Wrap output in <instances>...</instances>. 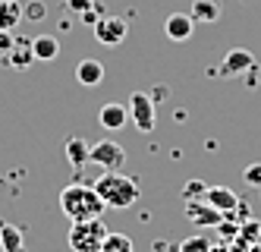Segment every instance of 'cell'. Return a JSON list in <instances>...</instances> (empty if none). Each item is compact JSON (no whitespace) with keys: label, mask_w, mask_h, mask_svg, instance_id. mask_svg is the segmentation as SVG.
I'll list each match as a JSON object with an SVG mask.
<instances>
[{"label":"cell","mask_w":261,"mask_h":252,"mask_svg":"<svg viewBox=\"0 0 261 252\" xmlns=\"http://www.w3.org/2000/svg\"><path fill=\"white\" fill-rule=\"evenodd\" d=\"M44 13H47V7L41 4V0H32L29 7H22V16H25V19H35V22H38V19H44Z\"/></svg>","instance_id":"cb8c5ba5"},{"label":"cell","mask_w":261,"mask_h":252,"mask_svg":"<svg viewBox=\"0 0 261 252\" xmlns=\"http://www.w3.org/2000/svg\"><path fill=\"white\" fill-rule=\"evenodd\" d=\"M252 66H258L252 51H246V48H230L227 57H223V63H220V70H217V76H220V79H236V76H246Z\"/></svg>","instance_id":"52a82bcc"},{"label":"cell","mask_w":261,"mask_h":252,"mask_svg":"<svg viewBox=\"0 0 261 252\" xmlns=\"http://www.w3.org/2000/svg\"><path fill=\"white\" fill-rule=\"evenodd\" d=\"M32 54H35V60H57L60 57V41L54 35H38V38H32Z\"/></svg>","instance_id":"4fadbf2b"},{"label":"cell","mask_w":261,"mask_h":252,"mask_svg":"<svg viewBox=\"0 0 261 252\" xmlns=\"http://www.w3.org/2000/svg\"><path fill=\"white\" fill-rule=\"evenodd\" d=\"M227 249H230V252H249V243L236 237V240H230V243H227Z\"/></svg>","instance_id":"83f0119b"},{"label":"cell","mask_w":261,"mask_h":252,"mask_svg":"<svg viewBox=\"0 0 261 252\" xmlns=\"http://www.w3.org/2000/svg\"><path fill=\"white\" fill-rule=\"evenodd\" d=\"M88 161L98 164V167H104V170H120V167L126 164V151H123V145H117V142L101 139V142L91 145Z\"/></svg>","instance_id":"5b68a950"},{"label":"cell","mask_w":261,"mask_h":252,"mask_svg":"<svg viewBox=\"0 0 261 252\" xmlns=\"http://www.w3.org/2000/svg\"><path fill=\"white\" fill-rule=\"evenodd\" d=\"M239 240H246V243H261V221L255 218H246L239 224Z\"/></svg>","instance_id":"44dd1931"},{"label":"cell","mask_w":261,"mask_h":252,"mask_svg":"<svg viewBox=\"0 0 261 252\" xmlns=\"http://www.w3.org/2000/svg\"><path fill=\"white\" fill-rule=\"evenodd\" d=\"M211 252H230V249H227V243H220V246H214V243H211Z\"/></svg>","instance_id":"f546056e"},{"label":"cell","mask_w":261,"mask_h":252,"mask_svg":"<svg viewBox=\"0 0 261 252\" xmlns=\"http://www.w3.org/2000/svg\"><path fill=\"white\" fill-rule=\"evenodd\" d=\"M192 32H195V19L189 13H170L164 19V35L170 41H189Z\"/></svg>","instance_id":"9c48e42d"},{"label":"cell","mask_w":261,"mask_h":252,"mask_svg":"<svg viewBox=\"0 0 261 252\" xmlns=\"http://www.w3.org/2000/svg\"><path fill=\"white\" fill-rule=\"evenodd\" d=\"M13 44H16V35L7 32V29H0V54H10Z\"/></svg>","instance_id":"484cf974"},{"label":"cell","mask_w":261,"mask_h":252,"mask_svg":"<svg viewBox=\"0 0 261 252\" xmlns=\"http://www.w3.org/2000/svg\"><path fill=\"white\" fill-rule=\"evenodd\" d=\"M176 252H211V240L204 237V234H192V237H186L179 243Z\"/></svg>","instance_id":"ffe728a7"},{"label":"cell","mask_w":261,"mask_h":252,"mask_svg":"<svg viewBox=\"0 0 261 252\" xmlns=\"http://www.w3.org/2000/svg\"><path fill=\"white\" fill-rule=\"evenodd\" d=\"M204 189H208V186H204L201 180H189V183L182 186V202H186V199H201Z\"/></svg>","instance_id":"7402d4cb"},{"label":"cell","mask_w":261,"mask_h":252,"mask_svg":"<svg viewBox=\"0 0 261 252\" xmlns=\"http://www.w3.org/2000/svg\"><path fill=\"white\" fill-rule=\"evenodd\" d=\"M249 252H261V243H249Z\"/></svg>","instance_id":"4dcf8cb0"},{"label":"cell","mask_w":261,"mask_h":252,"mask_svg":"<svg viewBox=\"0 0 261 252\" xmlns=\"http://www.w3.org/2000/svg\"><path fill=\"white\" fill-rule=\"evenodd\" d=\"M95 189H98V196L107 208H133L139 202V183L133 177H126L123 170H104L101 177L95 180Z\"/></svg>","instance_id":"7a4b0ae2"},{"label":"cell","mask_w":261,"mask_h":252,"mask_svg":"<svg viewBox=\"0 0 261 252\" xmlns=\"http://www.w3.org/2000/svg\"><path fill=\"white\" fill-rule=\"evenodd\" d=\"M0 249H4V252H25L22 230L13 227L10 221H0Z\"/></svg>","instance_id":"5bb4252c"},{"label":"cell","mask_w":261,"mask_h":252,"mask_svg":"<svg viewBox=\"0 0 261 252\" xmlns=\"http://www.w3.org/2000/svg\"><path fill=\"white\" fill-rule=\"evenodd\" d=\"M101 252H136V246H133V240H129L126 234H107Z\"/></svg>","instance_id":"d6986e66"},{"label":"cell","mask_w":261,"mask_h":252,"mask_svg":"<svg viewBox=\"0 0 261 252\" xmlns=\"http://www.w3.org/2000/svg\"><path fill=\"white\" fill-rule=\"evenodd\" d=\"M126 110H129V120H133V126L139 132H151L154 129V123H158V104L151 101V95H148V91H133V95H129Z\"/></svg>","instance_id":"277c9868"},{"label":"cell","mask_w":261,"mask_h":252,"mask_svg":"<svg viewBox=\"0 0 261 252\" xmlns=\"http://www.w3.org/2000/svg\"><path fill=\"white\" fill-rule=\"evenodd\" d=\"M220 13H223L220 0H192V13L189 16L195 22H217Z\"/></svg>","instance_id":"9a60e30c"},{"label":"cell","mask_w":261,"mask_h":252,"mask_svg":"<svg viewBox=\"0 0 261 252\" xmlns=\"http://www.w3.org/2000/svg\"><path fill=\"white\" fill-rule=\"evenodd\" d=\"M60 211L72 221H91V218H101L107 205L101 202L98 189L95 186H85V183H72L60 192Z\"/></svg>","instance_id":"6da1fadb"},{"label":"cell","mask_w":261,"mask_h":252,"mask_svg":"<svg viewBox=\"0 0 261 252\" xmlns=\"http://www.w3.org/2000/svg\"><path fill=\"white\" fill-rule=\"evenodd\" d=\"M88 151H91V145L85 139H79V135L66 139V158H69L72 167H85L88 164Z\"/></svg>","instance_id":"ac0fdd59"},{"label":"cell","mask_w":261,"mask_h":252,"mask_svg":"<svg viewBox=\"0 0 261 252\" xmlns=\"http://www.w3.org/2000/svg\"><path fill=\"white\" fill-rule=\"evenodd\" d=\"M76 79H79V85H85V88H95V85L104 82V66L95 60V57L79 60V66H76Z\"/></svg>","instance_id":"7c38bea8"},{"label":"cell","mask_w":261,"mask_h":252,"mask_svg":"<svg viewBox=\"0 0 261 252\" xmlns=\"http://www.w3.org/2000/svg\"><path fill=\"white\" fill-rule=\"evenodd\" d=\"M107 234H110V230H107V224H104L101 218H91V221H72L66 243H69L72 252H101Z\"/></svg>","instance_id":"3957f363"},{"label":"cell","mask_w":261,"mask_h":252,"mask_svg":"<svg viewBox=\"0 0 261 252\" xmlns=\"http://www.w3.org/2000/svg\"><path fill=\"white\" fill-rule=\"evenodd\" d=\"M66 7H69L72 13H79V16H82V13H88L91 7H95V0H66Z\"/></svg>","instance_id":"4316f807"},{"label":"cell","mask_w":261,"mask_h":252,"mask_svg":"<svg viewBox=\"0 0 261 252\" xmlns=\"http://www.w3.org/2000/svg\"><path fill=\"white\" fill-rule=\"evenodd\" d=\"M19 22H22V7H19V0H0V29L13 32Z\"/></svg>","instance_id":"2e32d148"},{"label":"cell","mask_w":261,"mask_h":252,"mask_svg":"<svg viewBox=\"0 0 261 252\" xmlns=\"http://www.w3.org/2000/svg\"><path fill=\"white\" fill-rule=\"evenodd\" d=\"M217 230H220V237L227 240V243L239 237V224H236V221H230V218H227V221H220V224H217Z\"/></svg>","instance_id":"d4e9b609"},{"label":"cell","mask_w":261,"mask_h":252,"mask_svg":"<svg viewBox=\"0 0 261 252\" xmlns=\"http://www.w3.org/2000/svg\"><path fill=\"white\" fill-rule=\"evenodd\" d=\"M186 218H189L195 227H217L223 221L220 211L211 208L204 199H186Z\"/></svg>","instance_id":"ba28073f"},{"label":"cell","mask_w":261,"mask_h":252,"mask_svg":"<svg viewBox=\"0 0 261 252\" xmlns=\"http://www.w3.org/2000/svg\"><path fill=\"white\" fill-rule=\"evenodd\" d=\"M242 180H246V186L261 189V164H249L246 170H242Z\"/></svg>","instance_id":"603a6c76"},{"label":"cell","mask_w":261,"mask_h":252,"mask_svg":"<svg viewBox=\"0 0 261 252\" xmlns=\"http://www.w3.org/2000/svg\"><path fill=\"white\" fill-rule=\"evenodd\" d=\"M98 123H101L107 132H117V129H123V126L129 123V110H126L120 101H107V104L98 107Z\"/></svg>","instance_id":"30bf717a"},{"label":"cell","mask_w":261,"mask_h":252,"mask_svg":"<svg viewBox=\"0 0 261 252\" xmlns=\"http://www.w3.org/2000/svg\"><path fill=\"white\" fill-rule=\"evenodd\" d=\"M7 57H10V63H13L16 70H25V66H32V63H35L32 41H25V38H16V44H13V51H10Z\"/></svg>","instance_id":"e0dca14e"},{"label":"cell","mask_w":261,"mask_h":252,"mask_svg":"<svg viewBox=\"0 0 261 252\" xmlns=\"http://www.w3.org/2000/svg\"><path fill=\"white\" fill-rule=\"evenodd\" d=\"M91 29H95V38H98L104 48H117L123 38L129 35L126 19H120V16H98Z\"/></svg>","instance_id":"8992f818"},{"label":"cell","mask_w":261,"mask_h":252,"mask_svg":"<svg viewBox=\"0 0 261 252\" xmlns=\"http://www.w3.org/2000/svg\"><path fill=\"white\" fill-rule=\"evenodd\" d=\"M164 98H167V88H164V85H158V88L151 91V101L158 104V101H164Z\"/></svg>","instance_id":"f1b7e54d"},{"label":"cell","mask_w":261,"mask_h":252,"mask_svg":"<svg viewBox=\"0 0 261 252\" xmlns=\"http://www.w3.org/2000/svg\"><path fill=\"white\" fill-rule=\"evenodd\" d=\"M201 199L208 202L211 208H217V211H220L223 218H227L230 211H233V208L239 205L236 192H233V189H227V186H208V189H204V196H201Z\"/></svg>","instance_id":"8fae6325"}]
</instances>
